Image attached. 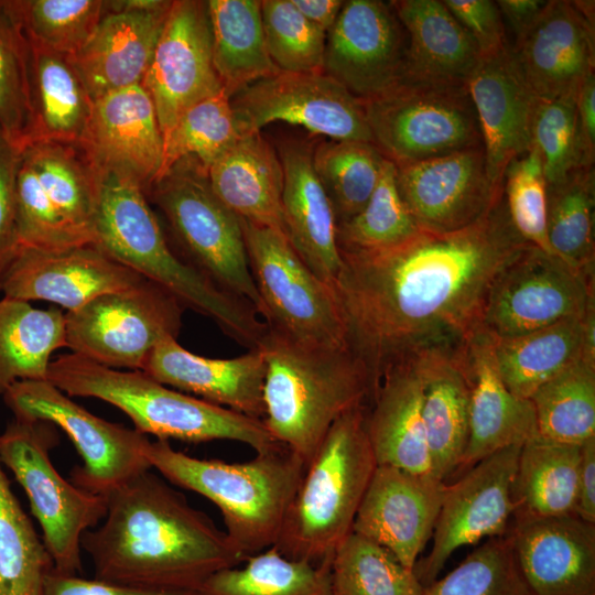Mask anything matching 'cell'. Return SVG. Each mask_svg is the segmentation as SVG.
Listing matches in <instances>:
<instances>
[{"instance_id": "1", "label": "cell", "mask_w": 595, "mask_h": 595, "mask_svg": "<svg viewBox=\"0 0 595 595\" xmlns=\"http://www.w3.org/2000/svg\"><path fill=\"white\" fill-rule=\"evenodd\" d=\"M528 245L513 229L502 194L462 230L422 231L389 251L340 255L332 288L346 346L369 377L370 398L391 366L463 351L482 329L493 280Z\"/></svg>"}, {"instance_id": "2", "label": "cell", "mask_w": 595, "mask_h": 595, "mask_svg": "<svg viewBox=\"0 0 595 595\" xmlns=\"http://www.w3.org/2000/svg\"><path fill=\"white\" fill-rule=\"evenodd\" d=\"M150 469L110 491L101 526L83 534L95 578L195 592L212 574L244 562L225 531Z\"/></svg>"}, {"instance_id": "3", "label": "cell", "mask_w": 595, "mask_h": 595, "mask_svg": "<svg viewBox=\"0 0 595 595\" xmlns=\"http://www.w3.org/2000/svg\"><path fill=\"white\" fill-rule=\"evenodd\" d=\"M95 245L172 293L184 307L213 320L236 342L259 347L268 327L247 302L220 290L172 251L147 195L134 183L99 177Z\"/></svg>"}, {"instance_id": "4", "label": "cell", "mask_w": 595, "mask_h": 595, "mask_svg": "<svg viewBox=\"0 0 595 595\" xmlns=\"http://www.w3.org/2000/svg\"><path fill=\"white\" fill-rule=\"evenodd\" d=\"M143 454L166 482L219 509L225 532L244 561L275 544L306 467L282 444L244 463L196 458L166 440H149Z\"/></svg>"}, {"instance_id": "5", "label": "cell", "mask_w": 595, "mask_h": 595, "mask_svg": "<svg viewBox=\"0 0 595 595\" xmlns=\"http://www.w3.org/2000/svg\"><path fill=\"white\" fill-rule=\"evenodd\" d=\"M259 348L266 361L262 422L306 465L340 415L368 404L367 371L346 346H304L268 331Z\"/></svg>"}, {"instance_id": "6", "label": "cell", "mask_w": 595, "mask_h": 595, "mask_svg": "<svg viewBox=\"0 0 595 595\" xmlns=\"http://www.w3.org/2000/svg\"><path fill=\"white\" fill-rule=\"evenodd\" d=\"M47 381L69 397L96 398L127 414L156 440L240 442L256 453L280 443L263 422L167 387L141 370H120L71 353L48 367Z\"/></svg>"}, {"instance_id": "7", "label": "cell", "mask_w": 595, "mask_h": 595, "mask_svg": "<svg viewBox=\"0 0 595 595\" xmlns=\"http://www.w3.org/2000/svg\"><path fill=\"white\" fill-rule=\"evenodd\" d=\"M367 404L340 415L306 464L273 545L284 556L331 570L377 467L367 431Z\"/></svg>"}, {"instance_id": "8", "label": "cell", "mask_w": 595, "mask_h": 595, "mask_svg": "<svg viewBox=\"0 0 595 595\" xmlns=\"http://www.w3.org/2000/svg\"><path fill=\"white\" fill-rule=\"evenodd\" d=\"M99 177L77 144L21 149L17 178L20 247L46 251L95 245Z\"/></svg>"}, {"instance_id": "9", "label": "cell", "mask_w": 595, "mask_h": 595, "mask_svg": "<svg viewBox=\"0 0 595 595\" xmlns=\"http://www.w3.org/2000/svg\"><path fill=\"white\" fill-rule=\"evenodd\" d=\"M148 195L164 214L187 262L261 314L240 219L215 195L199 163L192 158L178 161Z\"/></svg>"}, {"instance_id": "10", "label": "cell", "mask_w": 595, "mask_h": 595, "mask_svg": "<svg viewBox=\"0 0 595 595\" xmlns=\"http://www.w3.org/2000/svg\"><path fill=\"white\" fill-rule=\"evenodd\" d=\"M57 442L54 424L14 418L0 434V458L29 498L54 571L78 575L82 537L104 519L107 501L62 477L50 456Z\"/></svg>"}, {"instance_id": "11", "label": "cell", "mask_w": 595, "mask_h": 595, "mask_svg": "<svg viewBox=\"0 0 595 595\" xmlns=\"http://www.w3.org/2000/svg\"><path fill=\"white\" fill-rule=\"evenodd\" d=\"M240 224L268 331L304 346H346L332 285L309 269L282 231Z\"/></svg>"}, {"instance_id": "12", "label": "cell", "mask_w": 595, "mask_h": 595, "mask_svg": "<svg viewBox=\"0 0 595 595\" xmlns=\"http://www.w3.org/2000/svg\"><path fill=\"white\" fill-rule=\"evenodd\" d=\"M363 102L374 144L396 165L483 147L466 85L402 82Z\"/></svg>"}, {"instance_id": "13", "label": "cell", "mask_w": 595, "mask_h": 595, "mask_svg": "<svg viewBox=\"0 0 595 595\" xmlns=\"http://www.w3.org/2000/svg\"><path fill=\"white\" fill-rule=\"evenodd\" d=\"M184 309L172 293L144 278L66 312V347L106 367L142 370L156 345L177 338Z\"/></svg>"}, {"instance_id": "14", "label": "cell", "mask_w": 595, "mask_h": 595, "mask_svg": "<svg viewBox=\"0 0 595 595\" xmlns=\"http://www.w3.org/2000/svg\"><path fill=\"white\" fill-rule=\"evenodd\" d=\"M2 397L15 419L46 421L68 435L83 459L71 480L88 493L106 497L151 468L145 434L96 416L47 380L18 381Z\"/></svg>"}, {"instance_id": "15", "label": "cell", "mask_w": 595, "mask_h": 595, "mask_svg": "<svg viewBox=\"0 0 595 595\" xmlns=\"http://www.w3.org/2000/svg\"><path fill=\"white\" fill-rule=\"evenodd\" d=\"M594 282V274L528 245L493 280L482 329L502 339L582 316L595 304Z\"/></svg>"}, {"instance_id": "16", "label": "cell", "mask_w": 595, "mask_h": 595, "mask_svg": "<svg viewBox=\"0 0 595 595\" xmlns=\"http://www.w3.org/2000/svg\"><path fill=\"white\" fill-rule=\"evenodd\" d=\"M234 97L242 132L282 121L335 141L374 143L364 102L325 73L280 71Z\"/></svg>"}, {"instance_id": "17", "label": "cell", "mask_w": 595, "mask_h": 595, "mask_svg": "<svg viewBox=\"0 0 595 595\" xmlns=\"http://www.w3.org/2000/svg\"><path fill=\"white\" fill-rule=\"evenodd\" d=\"M520 448L500 450L444 486L432 548L413 567L424 587L437 580L457 549L507 533L515 511L512 487Z\"/></svg>"}, {"instance_id": "18", "label": "cell", "mask_w": 595, "mask_h": 595, "mask_svg": "<svg viewBox=\"0 0 595 595\" xmlns=\"http://www.w3.org/2000/svg\"><path fill=\"white\" fill-rule=\"evenodd\" d=\"M141 86L163 139L188 108L224 90L213 62L207 1H172Z\"/></svg>"}, {"instance_id": "19", "label": "cell", "mask_w": 595, "mask_h": 595, "mask_svg": "<svg viewBox=\"0 0 595 595\" xmlns=\"http://www.w3.org/2000/svg\"><path fill=\"white\" fill-rule=\"evenodd\" d=\"M407 47L390 2L344 1L326 35L324 73L366 101L403 82Z\"/></svg>"}, {"instance_id": "20", "label": "cell", "mask_w": 595, "mask_h": 595, "mask_svg": "<svg viewBox=\"0 0 595 595\" xmlns=\"http://www.w3.org/2000/svg\"><path fill=\"white\" fill-rule=\"evenodd\" d=\"M396 182L419 228L430 234L472 226L504 194L488 175L483 147L396 165Z\"/></svg>"}, {"instance_id": "21", "label": "cell", "mask_w": 595, "mask_h": 595, "mask_svg": "<svg viewBox=\"0 0 595 595\" xmlns=\"http://www.w3.org/2000/svg\"><path fill=\"white\" fill-rule=\"evenodd\" d=\"M77 145L98 176L128 180L148 195L162 165L163 137L147 90L134 85L96 99Z\"/></svg>"}, {"instance_id": "22", "label": "cell", "mask_w": 595, "mask_h": 595, "mask_svg": "<svg viewBox=\"0 0 595 595\" xmlns=\"http://www.w3.org/2000/svg\"><path fill=\"white\" fill-rule=\"evenodd\" d=\"M143 279L96 245L58 251L20 247L0 280V291L4 296L47 301L71 312Z\"/></svg>"}, {"instance_id": "23", "label": "cell", "mask_w": 595, "mask_h": 595, "mask_svg": "<svg viewBox=\"0 0 595 595\" xmlns=\"http://www.w3.org/2000/svg\"><path fill=\"white\" fill-rule=\"evenodd\" d=\"M444 482L377 465L357 510L351 532L387 549L413 570L432 537Z\"/></svg>"}, {"instance_id": "24", "label": "cell", "mask_w": 595, "mask_h": 595, "mask_svg": "<svg viewBox=\"0 0 595 595\" xmlns=\"http://www.w3.org/2000/svg\"><path fill=\"white\" fill-rule=\"evenodd\" d=\"M172 1H109L85 45L68 56L93 101L141 85Z\"/></svg>"}, {"instance_id": "25", "label": "cell", "mask_w": 595, "mask_h": 595, "mask_svg": "<svg viewBox=\"0 0 595 595\" xmlns=\"http://www.w3.org/2000/svg\"><path fill=\"white\" fill-rule=\"evenodd\" d=\"M512 518L506 534L534 595H595V523L576 513Z\"/></svg>"}, {"instance_id": "26", "label": "cell", "mask_w": 595, "mask_h": 595, "mask_svg": "<svg viewBox=\"0 0 595 595\" xmlns=\"http://www.w3.org/2000/svg\"><path fill=\"white\" fill-rule=\"evenodd\" d=\"M511 48L539 99L575 96L583 80L595 72L594 23L573 1L549 0L539 19Z\"/></svg>"}, {"instance_id": "27", "label": "cell", "mask_w": 595, "mask_h": 595, "mask_svg": "<svg viewBox=\"0 0 595 595\" xmlns=\"http://www.w3.org/2000/svg\"><path fill=\"white\" fill-rule=\"evenodd\" d=\"M482 133L488 175L502 184L508 164L531 148L538 98L528 86L511 44L480 57L466 83Z\"/></svg>"}, {"instance_id": "28", "label": "cell", "mask_w": 595, "mask_h": 595, "mask_svg": "<svg viewBox=\"0 0 595 595\" xmlns=\"http://www.w3.org/2000/svg\"><path fill=\"white\" fill-rule=\"evenodd\" d=\"M141 371L184 393L263 420L266 361L259 347L234 358H208L170 338L154 347Z\"/></svg>"}, {"instance_id": "29", "label": "cell", "mask_w": 595, "mask_h": 595, "mask_svg": "<svg viewBox=\"0 0 595 595\" xmlns=\"http://www.w3.org/2000/svg\"><path fill=\"white\" fill-rule=\"evenodd\" d=\"M470 379L468 440L457 469L466 470L489 455L522 445L538 434L530 399L512 394L497 371L493 338L480 329L466 350Z\"/></svg>"}, {"instance_id": "30", "label": "cell", "mask_w": 595, "mask_h": 595, "mask_svg": "<svg viewBox=\"0 0 595 595\" xmlns=\"http://www.w3.org/2000/svg\"><path fill=\"white\" fill-rule=\"evenodd\" d=\"M312 155L307 144L289 142L281 147L282 217L285 236L299 257L332 285L342 267L337 221L313 167Z\"/></svg>"}, {"instance_id": "31", "label": "cell", "mask_w": 595, "mask_h": 595, "mask_svg": "<svg viewBox=\"0 0 595 595\" xmlns=\"http://www.w3.org/2000/svg\"><path fill=\"white\" fill-rule=\"evenodd\" d=\"M366 431L377 465L432 475L416 358L382 375L367 404Z\"/></svg>"}, {"instance_id": "32", "label": "cell", "mask_w": 595, "mask_h": 595, "mask_svg": "<svg viewBox=\"0 0 595 595\" xmlns=\"http://www.w3.org/2000/svg\"><path fill=\"white\" fill-rule=\"evenodd\" d=\"M390 4L408 37L403 82L466 85L480 53L443 1L397 0Z\"/></svg>"}, {"instance_id": "33", "label": "cell", "mask_w": 595, "mask_h": 595, "mask_svg": "<svg viewBox=\"0 0 595 595\" xmlns=\"http://www.w3.org/2000/svg\"><path fill=\"white\" fill-rule=\"evenodd\" d=\"M209 185L240 219L284 231L283 167L260 131H245L208 167Z\"/></svg>"}, {"instance_id": "34", "label": "cell", "mask_w": 595, "mask_h": 595, "mask_svg": "<svg viewBox=\"0 0 595 595\" xmlns=\"http://www.w3.org/2000/svg\"><path fill=\"white\" fill-rule=\"evenodd\" d=\"M466 350L416 357L432 475L442 482L457 470L468 440L470 379Z\"/></svg>"}, {"instance_id": "35", "label": "cell", "mask_w": 595, "mask_h": 595, "mask_svg": "<svg viewBox=\"0 0 595 595\" xmlns=\"http://www.w3.org/2000/svg\"><path fill=\"white\" fill-rule=\"evenodd\" d=\"M28 82L29 121L23 147L33 142L78 144L94 101L68 56L29 44Z\"/></svg>"}, {"instance_id": "36", "label": "cell", "mask_w": 595, "mask_h": 595, "mask_svg": "<svg viewBox=\"0 0 595 595\" xmlns=\"http://www.w3.org/2000/svg\"><path fill=\"white\" fill-rule=\"evenodd\" d=\"M207 10L214 66L230 98L280 72L267 48L261 1L210 0Z\"/></svg>"}, {"instance_id": "37", "label": "cell", "mask_w": 595, "mask_h": 595, "mask_svg": "<svg viewBox=\"0 0 595 595\" xmlns=\"http://www.w3.org/2000/svg\"><path fill=\"white\" fill-rule=\"evenodd\" d=\"M581 445L539 433L520 448L512 487L513 516L575 513Z\"/></svg>"}, {"instance_id": "38", "label": "cell", "mask_w": 595, "mask_h": 595, "mask_svg": "<svg viewBox=\"0 0 595 595\" xmlns=\"http://www.w3.org/2000/svg\"><path fill=\"white\" fill-rule=\"evenodd\" d=\"M585 314L516 337H491L497 371L512 394L530 399L540 386L583 358Z\"/></svg>"}, {"instance_id": "39", "label": "cell", "mask_w": 595, "mask_h": 595, "mask_svg": "<svg viewBox=\"0 0 595 595\" xmlns=\"http://www.w3.org/2000/svg\"><path fill=\"white\" fill-rule=\"evenodd\" d=\"M66 347L65 313L0 300V396L18 381L46 380L53 353Z\"/></svg>"}, {"instance_id": "40", "label": "cell", "mask_w": 595, "mask_h": 595, "mask_svg": "<svg viewBox=\"0 0 595 595\" xmlns=\"http://www.w3.org/2000/svg\"><path fill=\"white\" fill-rule=\"evenodd\" d=\"M594 165L580 166L548 184V241L554 256L594 274Z\"/></svg>"}, {"instance_id": "41", "label": "cell", "mask_w": 595, "mask_h": 595, "mask_svg": "<svg viewBox=\"0 0 595 595\" xmlns=\"http://www.w3.org/2000/svg\"><path fill=\"white\" fill-rule=\"evenodd\" d=\"M244 562L212 574L195 595H332L329 570L291 560L274 547Z\"/></svg>"}, {"instance_id": "42", "label": "cell", "mask_w": 595, "mask_h": 595, "mask_svg": "<svg viewBox=\"0 0 595 595\" xmlns=\"http://www.w3.org/2000/svg\"><path fill=\"white\" fill-rule=\"evenodd\" d=\"M530 400L541 436L576 445L595 437V364L577 359L540 386Z\"/></svg>"}, {"instance_id": "43", "label": "cell", "mask_w": 595, "mask_h": 595, "mask_svg": "<svg viewBox=\"0 0 595 595\" xmlns=\"http://www.w3.org/2000/svg\"><path fill=\"white\" fill-rule=\"evenodd\" d=\"M53 561L11 489L0 458V595H43Z\"/></svg>"}, {"instance_id": "44", "label": "cell", "mask_w": 595, "mask_h": 595, "mask_svg": "<svg viewBox=\"0 0 595 595\" xmlns=\"http://www.w3.org/2000/svg\"><path fill=\"white\" fill-rule=\"evenodd\" d=\"M26 42L72 56L88 41L109 10L101 0H1Z\"/></svg>"}, {"instance_id": "45", "label": "cell", "mask_w": 595, "mask_h": 595, "mask_svg": "<svg viewBox=\"0 0 595 595\" xmlns=\"http://www.w3.org/2000/svg\"><path fill=\"white\" fill-rule=\"evenodd\" d=\"M421 232L399 193L396 165L386 159L367 204L355 216L337 224V245L340 255H375L401 247Z\"/></svg>"}, {"instance_id": "46", "label": "cell", "mask_w": 595, "mask_h": 595, "mask_svg": "<svg viewBox=\"0 0 595 595\" xmlns=\"http://www.w3.org/2000/svg\"><path fill=\"white\" fill-rule=\"evenodd\" d=\"M313 167L332 204L337 224L359 213L372 195L386 158L361 141H324L313 150Z\"/></svg>"}, {"instance_id": "47", "label": "cell", "mask_w": 595, "mask_h": 595, "mask_svg": "<svg viewBox=\"0 0 595 595\" xmlns=\"http://www.w3.org/2000/svg\"><path fill=\"white\" fill-rule=\"evenodd\" d=\"M332 595H423L424 586L413 570L402 565L387 549L350 532L332 560Z\"/></svg>"}, {"instance_id": "48", "label": "cell", "mask_w": 595, "mask_h": 595, "mask_svg": "<svg viewBox=\"0 0 595 595\" xmlns=\"http://www.w3.org/2000/svg\"><path fill=\"white\" fill-rule=\"evenodd\" d=\"M241 132L231 98L225 90L195 104L163 139V160L155 182L187 158L196 160L207 172Z\"/></svg>"}, {"instance_id": "49", "label": "cell", "mask_w": 595, "mask_h": 595, "mask_svg": "<svg viewBox=\"0 0 595 595\" xmlns=\"http://www.w3.org/2000/svg\"><path fill=\"white\" fill-rule=\"evenodd\" d=\"M423 595H534L508 536L489 538L454 570L424 587Z\"/></svg>"}, {"instance_id": "50", "label": "cell", "mask_w": 595, "mask_h": 595, "mask_svg": "<svg viewBox=\"0 0 595 595\" xmlns=\"http://www.w3.org/2000/svg\"><path fill=\"white\" fill-rule=\"evenodd\" d=\"M264 39L273 64L286 73H324L326 33L291 0L261 1Z\"/></svg>"}, {"instance_id": "51", "label": "cell", "mask_w": 595, "mask_h": 595, "mask_svg": "<svg viewBox=\"0 0 595 595\" xmlns=\"http://www.w3.org/2000/svg\"><path fill=\"white\" fill-rule=\"evenodd\" d=\"M502 188L506 210L518 236L552 253L548 241V182L532 147L508 164Z\"/></svg>"}, {"instance_id": "52", "label": "cell", "mask_w": 595, "mask_h": 595, "mask_svg": "<svg viewBox=\"0 0 595 595\" xmlns=\"http://www.w3.org/2000/svg\"><path fill=\"white\" fill-rule=\"evenodd\" d=\"M531 147L538 152L548 184L586 165L581 151L576 119V95L537 101Z\"/></svg>"}, {"instance_id": "53", "label": "cell", "mask_w": 595, "mask_h": 595, "mask_svg": "<svg viewBox=\"0 0 595 595\" xmlns=\"http://www.w3.org/2000/svg\"><path fill=\"white\" fill-rule=\"evenodd\" d=\"M29 44L0 0V130L22 149L29 121Z\"/></svg>"}, {"instance_id": "54", "label": "cell", "mask_w": 595, "mask_h": 595, "mask_svg": "<svg viewBox=\"0 0 595 595\" xmlns=\"http://www.w3.org/2000/svg\"><path fill=\"white\" fill-rule=\"evenodd\" d=\"M21 149L0 130V280L20 249L17 178Z\"/></svg>"}, {"instance_id": "55", "label": "cell", "mask_w": 595, "mask_h": 595, "mask_svg": "<svg viewBox=\"0 0 595 595\" xmlns=\"http://www.w3.org/2000/svg\"><path fill=\"white\" fill-rule=\"evenodd\" d=\"M443 3L472 35L478 46L480 57L494 54L510 44L496 1L444 0Z\"/></svg>"}, {"instance_id": "56", "label": "cell", "mask_w": 595, "mask_h": 595, "mask_svg": "<svg viewBox=\"0 0 595 595\" xmlns=\"http://www.w3.org/2000/svg\"><path fill=\"white\" fill-rule=\"evenodd\" d=\"M43 595H195V592L136 588L97 578L64 575L53 570L45 580Z\"/></svg>"}, {"instance_id": "57", "label": "cell", "mask_w": 595, "mask_h": 595, "mask_svg": "<svg viewBox=\"0 0 595 595\" xmlns=\"http://www.w3.org/2000/svg\"><path fill=\"white\" fill-rule=\"evenodd\" d=\"M576 119L581 151L586 165L595 160V72L580 85L576 93Z\"/></svg>"}, {"instance_id": "58", "label": "cell", "mask_w": 595, "mask_h": 595, "mask_svg": "<svg viewBox=\"0 0 595 595\" xmlns=\"http://www.w3.org/2000/svg\"><path fill=\"white\" fill-rule=\"evenodd\" d=\"M575 513L595 523V437L581 445Z\"/></svg>"}, {"instance_id": "59", "label": "cell", "mask_w": 595, "mask_h": 595, "mask_svg": "<svg viewBox=\"0 0 595 595\" xmlns=\"http://www.w3.org/2000/svg\"><path fill=\"white\" fill-rule=\"evenodd\" d=\"M549 0H498L496 1L502 20L519 39L539 19Z\"/></svg>"}, {"instance_id": "60", "label": "cell", "mask_w": 595, "mask_h": 595, "mask_svg": "<svg viewBox=\"0 0 595 595\" xmlns=\"http://www.w3.org/2000/svg\"><path fill=\"white\" fill-rule=\"evenodd\" d=\"M292 4L320 30L327 32L335 24L344 6L340 0H291Z\"/></svg>"}]
</instances>
